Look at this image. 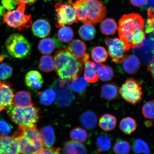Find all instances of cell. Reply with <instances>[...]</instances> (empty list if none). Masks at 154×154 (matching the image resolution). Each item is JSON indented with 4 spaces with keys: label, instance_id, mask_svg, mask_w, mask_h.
Returning <instances> with one entry per match:
<instances>
[{
    "label": "cell",
    "instance_id": "obj_28",
    "mask_svg": "<svg viewBox=\"0 0 154 154\" xmlns=\"http://www.w3.org/2000/svg\"><path fill=\"white\" fill-rule=\"evenodd\" d=\"M81 121L85 128L91 129L95 128L97 124V118L93 112L88 111L82 115Z\"/></svg>",
    "mask_w": 154,
    "mask_h": 154
},
{
    "label": "cell",
    "instance_id": "obj_25",
    "mask_svg": "<svg viewBox=\"0 0 154 154\" xmlns=\"http://www.w3.org/2000/svg\"><path fill=\"white\" fill-rule=\"evenodd\" d=\"M119 127L124 134L130 135L136 130L137 124L135 120L132 117H125L121 120Z\"/></svg>",
    "mask_w": 154,
    "mask_h": 154
},
{
    "label": "cell",
    "instance_id": "obj_38",
    "mask_svg": "<svg viewBox=\"0 0 154 154\" xmlns=\"http://www.w3.org/2000/svg\"><path fill=\"white\" fill-rule=\"evenodd\" d=\"M88 83L85 79L82 76H79L73 80L72 83V89L78 93H82L85 91Z\"/></svg>",
    "mask_w": 154,
    "mask_h": 154
},
{
    "label": "cell",
    "instance_id": "obj_1",
    "mask_svg": "<svg viewBox=\"0 0 154 154\" xmlns=\"http://www.w3.org/2000/svg\"><path fill=\"white\" fill-rule=\"evenodd\" d=\"M144 28V20L140 14L134 13L125 14L119 23V37L128 47L138 49L145 41Z\"/></svg>",
    "mask_w": 154,
    "mask_h": 154
},
{
    "label": "cell",
    "instance_id": "obj_6",
    "mask_svg": "<svg viewBox=\"0 0 154 154\" xmlns=\"http://www.w3.org/2000/svg\"><path fill=\"white\" fill-rule=\"evenodd\" d=\"M5 46L9 54L16 59L24 58L31 51V45L28 40L18 33L11 34L6 40Z\"/></svg>",
    "mask_w": 154,
    "mask_h": 154
},
{
    "label": "cell",
    "instance_id": "obj_27",
    "mask_svg": "<svg viewBox=\"0 0 154 154\" xmlns=\"http://www.w3.org/2000/svg\"><path fill=\"white\" fill-rule=\"evenodd\" d=\"M100 27L102 33L106 35H113L116 32L117 25L114 19L107 18L102 21Z\"/></svg>",
    "mask_w": 154,
    "mask_h": 154
},
{
    "label": "cell",
    "instance_id": "obj_3",
    "mask_svg": "<svg viewBox=\"0 0 154 154\" xmlns=\"http://www.w3.org/2000/svg\"><path fill=\"white\" fill-rule=\"evenodd\" d=\"M74 8L77 20L85 24L94 25L105 18L107 10L100 0H69Z\"/></svg>",
    "mask_w": 154,
    "mask_h": 154
},
{
    "label": "cell",
    "instance_id": "obj_29",
    "mask_svg": "<svg viewBox=\"0 0 154 154\" xmlns=\"http://www.w3.org/2000/svg\"><path fill=\"white\" fill-rule=\"evenodd\" d=\"M38 67L42 72H52L55 68L54 61L53 57L49 55H43L40 58Z\"/></svg>",
    "mask_w": 154,
    "mask_h": 154
},
{
    "label": "cell",
    "instance_id": "obj_49",
    "mask_svg": "<svg viewBox=\"0 0 154 154\" xmlns=\"http://www.w3.org/2000/svg\"><path fill=\"white\" fill-rule=\"evenodd\" d=\"M146 125L148 126V127H149L150 126H151V122L150 121H148L147 122H146Z\"/></svg>",
    "mask_w": 154,
    "mask_h": 154
},
{
    "label": "cell",
    "instance_id": "obj_39",
    "mask_svg": "<svg viewBox=\"0 0 154 154\" xmlns=\"http://www.w3.org/2000/svg\"><path fill=\"white\" fill-rule=\"evenodd\" d=\"M133 151L136 153L149 154L150 150L147 143L140 138L136 139L134 142L132 146Z\"/></svg>",
    "mask_w": 154,
    "mask_h": 154
},
{
    "label": "cell",
    "instance_id": "obj_40",
    "mask_svg": "<svg viewBox=\"0 0 154 154\" xmlns=\"http://www.w3.org/2000/svg\"><path fill=\"white\" fill-rule=\"evenodd\" d=\"M142 112L145 118L154 119V101H149L144 104L142 109Z\"/></svg>",
    "mask_w": 154,
    "mask_h": 154
},
{
    "label": "cell",
    "instance_id": "obj_50",
    "mask_svg": "<svg viewBox=\"0 0 154 154\" xmlns=\"http://www.w3.org/2000/svg\"><path fill=\"white\" fill-rule=\"evenodd\" d=\"M3 57L2 56H0V62H2L3 61Z\"/></svg>",
    "mask_w": 154,
    "mask_h": 154
},
{
    "label": "cell",
    "instance_id": "obj_21",
    "mask_svg": "<svg viewBox=\"0 0 154 154\" xmlns=\"http://www.w3.org/2000/svg\"><path fill=\"white\" fill-rule=\"evenodd\" d=\"M12 103L21 107H26L33 105L30 94L25 91L17 92L13 97Z\"/></svg>",
    "mask_w": 154,
    "mask_h": 154
},
{
    "label": "cell",
    "instance_id": "obj_46",
    "mask_svg": "<svg viewBox=\"0 0 154 154\" xmlns=\"http://www.w3.org/2000/svg\"><path fill=\"white\" fill-rule=\"evenodd\" d=\"M18 4L20 3H23L25 4H27L29 5H32L37 0H15Z\"/></svg>",
    "mask_w": 154,
    "mask_h": 154
},
{
    "label": "cell",
    "instance_id": "obj_24",
    "mask_svg": "<svg viewBox=\"0 0 154 154\" xmlns=\"http://www.w3.org/2000/svg\"><path fill=\"white\" fill-rule=\"evenodd\" d=\"M63 153L66 154H86L87 151L82 144L75 141H67L65 143Z\"/></svg>",
    "mask_w": 154,
    "mask_h": 154
},
{
    "label": "cell",
    "instance_id": "obj_45",
    "mask_svg": "<svg viewBox=\"0 0 154 154\" xmlns=\"http://www.w3.org/2000/svg\"><path fill=\"white\" fill-rule=\"evenodd\" d=\"M131 4L134 6L142 7L147 3L148 0H130Z\"/></svg>",
    "mask_w": 154,
    "mask_h": 154
},
{
    "label": "cell",
    "instance_id": "obj_9",
    "mask_svg": "<svg viewBox=\"0 0 154 154\" xmlns=\"http://www.w3.org/2000/svg\"><path fill=\"white\" fill-rule=\"evenodd\" d=\"M105 41L109 55L113 62L116 63H122L125 58V54L130 49V48L119 38H106Z\"/></svg>",
    "mask_w": 154,
    "mask_h": 154
},
{
    "label": "cell",
    "instance_id": "obj_52",
    "mask_svg": "<svg viewBox=\"0 0 154 154\" xmlns=\"http://www.w3.org/2000/svg\"><path fill=\"white\" fill-rule=\"evenodd\" d=\"M43 1H45V2H47L48 1H51V0H43Z\"/></svg>",
    "mask_w": 154,
    "mask_h": 154
},
{
    "label": "cell",
    "instance_id": "obj_14",
    "mask_svg": "<svg viewBox=\"0 0 154 154\" xmlns=\"http://www.w3.org/2000/svg\"><path fill=\"white\" fill-rule=\"evenodd\" d=\"M85 64L84 78L88 82L94 83L98 81L99 77L97 74V69L100 67L101 63H94L86 60L83 61Z\"/></svg>",
    "mask_w": 154,
    "mask_h": 154
},
{
    "label": "cell",
    "instance_id": "obj_4",
    "mask_svg": "<svg viewBox=\"0 0 154 154\" xmlns=\"http://www.w3.org/2000/svg\"><path fill=\"white\" fill-rule=\"evenodd\" d=\"M5 109L11 120L19 126L36 127L39 119L38 109L33 105L21 107L11 103Z\"/></svg>",
    "mask_w": 154,
    "mask_h": 154
},
{
    "label": "cell",
    "instance_id": "obj_43",
    "mask_svg": "<svg viewBox=\"0 0 154 154\" xmlns=\"http://www.w3.org/2000/svg\"><path fill=\"white\" fill-rule=\"evenodd\" d=\"M2 3L3 6L8 11L14 9L17 6L15 0H2Z\"/></svg>",
    "mask_w": 154,
    "mask_h": 154
},
{
    "label": "cell",
    "instance_id": "obj_13",
    "mask_svg": "<svg viewBox=\"0 0 154 154\" xmlns=\"http://www.w3.org/2000/svg\"><path fill=\"white\" fill-rule=\"evenodd\" d=\"M14 96L11 84L7 82L2 83L0 88V113L12 103Z\"/></svg>",
    "mask_w": 154,
    "mask_h": 154
},
{
    "label": "cell",
    "instance_id": "obj_7",
    "mask_svg": "<svg viewBox=\"0 0 154 154\" xmlns=\"http://www.w3.org/2000/svg\"><path fill=\"white\" fill-rule=\"evenodd\" d=\"M142 83L133 78L127 80L119 90V93L123 99L129 103L136 104L142 99Z\"/></svg>",
    "mask_w": 154,
    "mask_h": 154
},
{
    "label": "cell",
    "instance_id": "obj_16",
    "mask_svg": "<svg viewBox=\"0 0 154 154\" xmlns=\"http://www.w3.org/2000/svg\"><path fill=\"white\" fill-rule=\"evenodd\" d=\"M51 27L48 21L45 19H39L33 23L32 26V33L36 37L44 38L51 33Z\"/></svg>",
    "mask_w": 154,
    "mask_h": 154
},
{
    "label": "cell",
    "instance_id": "obj_17",
    "mask_svg": "<svg viewBox=\"0 0 154 154\" xmlns=\"http://www.w3.org/2000/svg\"><path fill=\"white\" fill-rule=\"evenodd\" d=\"M25 82L27 86L33 90L40 89L43 85L44 80L42 75L36 70H32L26 75Z\"/></svg>",
    "mask_w": 154,
    "mask_h": 154
},
{
    "label": "cell",
    "instance_id": "obj_11",
    "mask_svg": "<svg viewBox=\"0 0 154 154\" xmlns=\"http://www.w3.org/2000/svg\"><path fill=\"white\" fill-rule=\"evenodd\" d=\"M18 128L23 134L35 146L38 150V153L43 149L45 144L40 132L36 127L19 126Z\"/></svg>",
    "mask_w": 154,
    "mask_h": 154
},
{
    "label": "cell",
    "instance_id": "obj_44",
    "mask_svg": "<svg viewBox=\"0 0 154 154\" xmlns=\"http://www.w3.org/2000/svg\"><path fill=\"white\" fill-rule=\"evenodd\" d=\"M61 149L60 148L51 147L44 148L38 152V154H60Z\"/></svg>",
    "mask_w": 154,
    "mask_h": 154
},
{
    "label": "cell",
    "instance_id": "obj_23",
    "mask_svg": "<svg viewBox=\"0 0 154 154\" xmlns=\"http://www.w3.org/2000/svg\"><path fill=\"white\" fill-rule=\"evenodd\" d=\"M67 49L75 57L81 59L85 54L86 47L84 42L79 39H75L69 44Z\"/></svg>",
    "mask_w": 154,
    "mask_h": 154
},
{
    "label": "cell",
    "instance_id": "obj_30",
    "mask_svg": "<svg viewBox=\"0 0 154 154\" xmlns=\"http://www.w3.org/2000/svg\"><path fill=\"white\" fill-rule=\"evenodd\" d=\"M78 32L83 40L90 41L95 38L96 30L95 28L92 25L85 24L80 27Z\"/></svg>",
    "mask_w": 154,
    "mask_h": 154
},
{
    "label": "cell",
    "instance_id": "obj_51",
    "mask_svg": "<svg viewBox=\"0 0 154 154\" xmlns=\"http://www.w3.org/2000/svg\"><path fill=\"white\" fill-rule=\"evenodd\" d=\"M2 85V82L1 81H0V88H1Z\"/></svg>",
    "mask_w": 154,
    "mask_h": 154
},
{
    "label": "cell",
    "instance_id": "obj_31",
    "mask_svg": "<svg viewBox=\"0 0 154 154\" xmlns=\"http://www.w3.org/2000/svg\"><path fill=\"white\" fill-rule=\"evenodd\" d=\"M38 94L40 102L46 106L51 105L56 97V94L52 88H48L44 91L39 92Z\"/></svg>",
    "mask_w": 154,
    "mask_h": 154
},
{
    "label": "cell",
    "instance_id": "obj_8",
    "mask_svg": "<svg viewBox=\"0 0 154 154\" xmlns=\"http://www.w3.org/2000/svg\"><path fill=\"white\" fill-rule=\"evenodd\" d=\"M72 81L57 79L51 85L52 88L57 94L56 103L61 107L70 104L74 99V95L72 91Z\"/></svg>",
    "mask_w": 154,
    "mask_h": 154
},
{
    "label": "cell",
    "instance_id": "obj_2",
    "mask_svg": "<svg viewBox=\"0 0 154 154\" xmlns=\"http://www.w3.org/2000/svg\"><path fill=\"white\" fill-rule=\"evenodd\" d=\"M54 60L55 72L61 79L72 82L79 76L83 69L82 59L75 57L65 48L58 50Z\"/></svg>",
    "mask_w": 154,
    "mask_h": 154
},
{
    "label": "cell",
    "instance_id": "obj_5",
    "mask_svg": "<svg viewBox=\"0 0 154 154\" xmlns=\"http://www.w3.org/2000/svg\"><path fill=\"white\" fill-rule=\"evenodd\" d=\"M16 9L9 11L3 15V23L19 31L27 29L32 26L30 15L25 14L26 4H18Z\"/></svg>",
    "mask_w": 154,
    "mask_h": 154
},
{
    "label": "cell",
    "instance_id": "obj_41",
    "mask_svg": "<svg viewBox=\"0 0 154 154\" xmlns=\"http://www.w3.org/2000/svg\"><path fill=\"white\" fill-rule=\"evenodd\" d=\"M13 72V68L6 63L0 64V79L5 80L10 78Z\"/></svg>",
    "mask_w": 154,
    "mask_h": 154
},
{
    "label": "cell",
    "instance_id": "obj_35",
    "mask_svg": "<svg viewBox=\"0 0 154 154\" xmlns=\"http://www.w3.org/2000/svg\"><path fill=\"white\" fill-rule=\"evenodd\" d=\"M70 137L74 141L83 143L87 139L88 134L84 129L80 127H76L71 131Z\"/></svg>",
    "mask_w": 154,
    "mask_h": 154
},
{
    "label": "cell",
    "instance_id": "obj_32",
    "mask_svg": "<svg viewBox=\"0 0 154 154\" xmlns=\"http://www.w3.org/2000/svg\"><path fill=\"white\" fill-rule=\"evenodd\" d=\"M91 55L92 59L98 63L105 62L108 57V54L105 48L100 46L93 48L92 50Z\"/></svg>",
    "mask_w": 154,
    "mask_h": 154
},
{
    "label": "cell",
    "instance_id": "obj_12",
    "mask_svg": "<svg viewBox=\"0 0 154 154\" xmlns=\"http://www.w3.org/2000/svg\"><path fill=\"white\" fill-rule=\"evenodd\" d=\"M12 137L18 143L19 153L38 154V152L35 146L23 134L20 130L15 132Z\"/></svg>",
    "mask_w": 154,
    "mask_h": 154
},
{
    "label": "cell",
    "instance_id": "obj_47",
    "mask_svg": "<svg viewBox=\"0 0 154 154\" xmlns=\"http://www.w3.org/2000/svg\"><path fill=\"white\" fill-rule=\"evenodd\" d=\"M150 8L154 9V0H148L147 3L144 6V9H148Z\"/></svg>",
    "mask_w": 154,
    "mask_h": 154
},
{
    "label": "cell",
    "instance_id": "obj_19",
    "mask_svg": "<svg viewBox=\"0 0 154 154\" xmlns=\"http://www.w3.org/2000/svg\"><path fill=\"white\" fill-rule=\"evenodd\" d=\"M61 45L57 38L54 37L47 38H43L40 42L38 48L42 53L44 54H50L53 52L56 48L60 47Z\"/></svg>",
    "mask_w": 154,
    "mask_h": 154
},
{
    "label": "cell",
    "instance_id": "obj_37",
    "mask_svg": "<svg viewBox=\"0 0 154 154\" xmlns=\"http://www.w3.org/2000/svg\"><path fill=\"white\" fill-rule=\"evenodd\" d=\"M113 149L116 154H128L131 151V146L128 140H119L116 142Z\"/></svg>",
    "mask_w": 154,
    "mask_h": 154
},
{
    "label": "cell",
    "instance_id": "obj_42",
    "mask_svg": "<svg viewBox=\"0 0 154 154\" xmlns=\"http://www.w3.org/2000/svg\"><path fill=\"white\" fill-rule=\"evenodd\" d=\"M11 126L5 121L0 120V136L7 135L11 132Z\"/></svg>",
    "mask_w": 154,
    "mask_h": 154
},
{
    "label": "cell",
    "instance_id": "obj_48",
    "mask_svg": "<svg viewBox=\"0 0 154 154\" xmlns=\"http://www.w3.org/2000/svg\"><path fill=\"white\" fill-rule=\"evenodd\" d=\"M5 9L3 6H0V16L4 15L6 12Z\"/></svg>",
    "mask_w": 154,
    "mask_h": 154
},
{
    "label": "cell",
    "instance_id": "obj_26",
    "mask_svg": "<svg viewBox=\"0 0 154 154\" xmlns=\"http://www.w3.org/2000/svg\"><path fill=\"white\" fill-rule=\"evenodd\" d=\"M40 132L45 146L48 147H51L55 140L54 131L52 127L51 126L44 127Z\"/></svg>",
    "mask_w": 154,
    "mask_h": 154
},
{
    "label": "cell",
    "instance_id": "obj_15",
    "mask_svg": "<svg viewBox=\"0 0 154 154\" xmlns=\"http://www.w3.org/2000/svg\"><path fill=\"white\" fill-rule=\"evenodd\" d=\"M18 153V143L12 137L0 136V154Z\"/></svg>",
    "mask_w": 154,
    "mask_h": 154
},
{
    "label": "cell",
    "instance_id": "obj_18",
    "mask_svg": "<svg viewBox=\"0 0 154 154\" xmlns=\"http://www.w3.org/2000/svg\"><path fill=\"white\" fill-rule=\"evenodd\" d=\"M123 62V69L128 74H134L139 71L140 63L139 59L135 55H127L125 57Z\"/></svg>",
    "mask_w": 154,
    "mask_h": 154
},
{
    "label": "cell",
    "instance_id": "obj_22",
    "mask_svg": "<svg viewBox=\"0 0 154 154\" xmlns=\"http://www.w3.org/2000/svg\"><path fill=\"white\" fill-rule=\"evenodd\" d=\"M116 117L112 115L106 113L99 119V125L102 130L106 132L114 129L117 124Z\"/></svg>",
    "mask_w": 154,
    "mask_h": 154
},
{
    "label": "cell",
    "instance_id": "obj_34",
    "mask_svg": "<svg viewBox=\"0 0 154 154\" xmlns=\"http://www.w3.org/2000/svg\"><path fill=\"white\" fill-rule=\"evenodd\" d=\"M98 77L102 81L108 82L111 80L114 76V72L110 66L102 65L97 69Z\"/></svg>",
    "mask_w": 154,
    "mask_h": 154
},
{
    "label": "cell",
    "instance_id": "obj_10",
    "mask_svg": "<svg viewBox=\"0 0 154 154\" xmlns=\"http://www.w3.org/2000/svg\"><path fill=\"white\" fill-rule=\"evenodd\" d=\"M55 7L57 15L55 25L57 28L62 27L65 25L78 23L75 11L72 5L57 2Z\"/></svg>",
    "mask_w": 154,
    "mask_h": 154
},
{
    "label": "cell",
    "instance_id": "obj_36",
    "mask_svg": "<svg viewBox=\"0 0 154 154\" xmlns=\"http://www.w3.org/2000/svg\"><path fill=\"white\" fill-rule=\"evenodd\" d=\"M96 145L97 146L98 152L107 151L110 149L111 143L110 140L107 136L104 135L100 136L96 140Z\"/></svg>",
    "mask_w": 154,
    "mask_h": 154
},
{
    "label": "cell",
    "instance_id": "obj_33",
    "mask_svg": "<svg viewBox=\"0 0 154 154\" xmlns=\"http://www.w3.org/2000/svg\"><path fill=\"white\" fill-rule=\"evenodd\" d=\"M74 36V33L72 28L68 26L62 27L57 32V37L60 41L63 43H69Z\"/></svg>",
    "mask_w": 154,
    "mask_h": 154
},
{
    "label": "cell",
    "instance_id": "obj_20",
    "mask_svg": "<svg viewBox=\"0 0 154 154\" xmlns=\"http://www.w3.org/2000/svg\"><path fill=\"white\" fill-rule=\"evenodd\" d=\"M118 85L115 83L109 82L102 86L101 95L104 99L107 100H113L118 97L119 94Z\"/></svg>",
    "mask_w": 154,
    "mask_h": 154
}]
</instances>
